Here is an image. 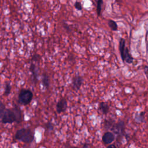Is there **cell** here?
Wrapping results in <instances>:
<instances>
[{
	"mask_svg": "<svg viewBox=\"0 0 148 148\" xmlns=\"http://www.w3.org/2000/svg\"><path fill=\"white\" fill-rule=\"evenodd\" d=\"M119 48L122 61L127 64H132L134 58L130 54L128 49L125 46V40L123 38L120 39Z\"/></svg>",
	"mask_w": 148,
	"mask_h": 148,
	"instance_id": "cell-1",
	"label": "cell"
},
{
	"mask_svg": "<svg viewBox=\"0 0 148 148\" xmlns=\"http://www.w3.org/2000/svg\"><path fill=\"white\" fill-rule=\"evenodd\" d=\"M16 138L25 143H29L32 141L34 135L29 129L22 128L17 131L16 134Z\"/></svg>",
	"mask_w": 148,
	"mask_h": 148,
	"instance_id": "cell-2",
	"label": "cell"
},
{
	"mask_svg": "<svg viewBox=\"0 0 148 148\" xmlns=\"http://www.w3.org/2000/svg\"><path fill=\"white\" fill-rule=\"evenodd\" d=\"M33 98V93L29 89H21L18 94V102L19 103L27 105L29 104Z\"/></svg>",
	"mask_w": 148,
	"mask_h": 148,
	"instance_id": "cell-3",
	"label": "cell"
},
{
	"mask_svg": "<svg viewBox=\"0 0 148 148\" xmlns=\"http://www.w3.org/2000/svg\"><path fill=\"white\" fill-rule=\"evenodd\" d=\"M15 121V116L12 109H7L4 112L2 122L3 123H12Z\"/></svg>",
	"mask_w": 148,
	"mask_h": 148,
	"instance_id": "cell-4",
	"label": "cell"
},
{
	"mask_svg": "<svg viewBox=\"0 0 148 148\" xmlns=\"http://www.w3.org/2000/svg\"><path fill=\"white\" fill-rule=\"evenodd\" d=\"M68 108V102L65 97H62L59 99L56 104V109L58 113H61L66 111Z\"/></svg>",
	"mask_w": 148,
	"mask_h": 148,
	"instance_id": "cell-5",
	"label": "cell"
},
{
	"mask_svg": "<svg viewBox=\"0 0 148 148\" xmlns=\"http://www.w3.org/2000/svg\"><path fill=\"white\" fill-rule=\"evenodd\" d=\"M84 82L83 78L80 76H76L73 77L72 81V87L76 91L79 90Z\"/></svg>",
	"mask_w": 148,
	"mask_h": 148,
	"instance_id": "cell-6",
	"label": "cell"
},
{
	"mask_svg": "<svg viewBox=\"0 0 148 148\" xmlns=\"http://www.w3.org/2000/svg\"><path fill=\"white\" fill-rule=\"evenodd\" d=\"M125 124L123 121H120L117 123L113 124L112 127V130L116 134H121L124 131Z\"/></svg>",
	"mask_w": 148,
	"mask_h": 148,
	"instance_id": "cell-7",
	"label": "cell"
},
{
	"mask_svg": "<svg viewBox=\"0 0 148 148\" xmlns=\"http://www.w3.org/2000/svg\"><path fill=\"white\" fill-rule=\"evenodd\" d=\"M12 110L15 116V121L17 123H20L22 121V113L20 108L18 106L14 105Z\"/></svg>",
	"mask_w": 148,
	"mask_h": 148,
	"instance_id": "cell-8",
	"label": "cell"
},
{
	"mask_svg": "<svg viewBox=\"0 0 148 148\" xmlns=\"http://www.w3.org/2000/svg\"><path fill=\"white\" fill-rule=\"evenodd\" d=\"M114 139V135L111 132H106L102 136V140L106 144L111 143Z\"/></svg>",
	"mask_w": 148,
	"mask_h": 148,
	"instance_id": "cell-9",
	"label": "cell"
},
{
	"mask_svg": "<svg viewBox=\"0 0 148 148\" xmlns=\"http://www.w3.org/2000/svg\"><path fill=\"white\" fill-rule=\"evenodd\" d=\"M29 71L32 73V80L34 84H36L38 82V69L36 65L34 63H31L29 66Z\"/></svg>",
	"mask_w": 148,
	"mask_h": 148,
	"instance_id": "cell-10",
	"label": "cell"
},
{
	"mask_svg": "<svg viewBox=\"0 0 148 148\" xmlns=\"http://www.w3.org/2000/svg\"><path fill=\"white\" fill-rule=\"evenodd\" d=\"M42 83L46 89H48L50 85V79L46 73H43L42 76Z\"/></svg>",
	"mask_w": 148,
	"mask_h": 148,
	"instance_id": "cell-11",
	"label": "cell"
},
{
	"mask_svg": "<svg viewBox=\"0 0 148 148\" xmlns=\"http://www.w3.org/2000/svg\"><path fill=\"white\" fill-rule=\"evenodd\" d=\"M99 109L103 114H107L109 112V106L108 103L103 101L99 103Z\"/></svg>",
	"mask_w": 148,
	"mask_h": 148,
	"instance_id": "cell-12",
	"label": "cell"
},
{
	"mask_svg": "<svg viewBox=\"0 0 148 148\" xmlns=\"http://www.w3.org/2000/svg\"><path fill=\"white\" fill-rule=\"evenodd\" d=\"M108 26L113 31H116L118 29V25L117 23L113 20H109L108 22Z\"/></svg>",
	"mask_w": 148,
	"mask_h": 148,
	"instance_id": "cell-13",
	"label": "cell"
},
{
	"mask_svg": "<svg viewBox=\"0 0 148 148\" xmlns=\"http://www.w3.org/2000/svg\"><path fill=\"white\" fill-rule=\"evenodd\" d=\"M97 2V8H96V11L97 14L98 16H100L101 14V11H102V7L103 5V1L102 0H98L96 1Z\"/></svg>",
	"mask_w": 148,
	"mask_h": 148,
	"instance_id": "cell-14",
	"label": "cell"
},
{
	"mask_svg": "<svg viewBox=\"0 0 148 148\" xmlns=\"http://www.w3.org/2000/svg\"><path fill=\"white\" fill-rule=\"evenodd\" d=\"M145 112H141L139 113H137L135 116V120L137 122H142L144 120V117H145Z\"/></svg>",
	"mask_w": 148,
	"mask_h": 148,
	"instance_id": "cell-15",
	"label": "cell"
},
{
	"mask_svg": "<svg viewBox=\"0 0 148 148\" xmlns=\"http://www.w3.org/2000/svg\"><path fill=\"white\" fill-rule=\"evenodd\" d=\"M11 91V86L9 83H6L5 88V94L6 95H8Z\"/></svg>",
	"mask_w": 148,
	"mask_h": 148,
	"instance_id": "cell-16",
	"label": "cell"
},
{
	"mask_svg": "<svg viewBox=\"0 0 148 148\" xmlns=\"http://www.w3.org/2000/svg\"><path fill=\"white\" fill-rule=\"evenodd\" d=\"M74 6H75V8L77 10H82V8H83L81 3H80V2H79V1H76V2H75V3H74Z\"/></svg>",
	"mask_w": 148,
	"mask_h": 148,
	"instance_id": "cell-17",
	"label": "cell"
},
{
	"mask_svg": "<svg viewBox=\"0 0 148 148\" xmlns=\"http://www.w3.org/2000/svg\"><path fill=\"white\" fill-rule=\"evenodd\" d=\"M5 105L2 102H0V118H1L3 116L5 112Z\"/></svg>",
	"mask_w": 148,
	"mask_h": 148,
	"instance_id": "cell-18",
	"label": "cell"
},
{
	"mask_svg": "<svg viewBox=\"0 0 148 148\" xmlns=\"http://www.w3.org/2000/svg\"><path fill=\"white\" fill-rule=\"evenodd\" d=\"M46 128H47L48 130H52L53 129V124H51V123H50V122L47 123L46 124Z\"/></svg>",
	"mask_w": 148,
	"mask_h": 148,
	"instance_id": "cell-19",
	"label": "cell"
},
{
	"mask_svg": "<svg viewBox=\"0 0 148 148\" xmlns=\"http://www.w3.org/2000/svg\"><path fill=\"white\" fill-rule=\"evenodd\" d=\"M147 65H145V66L144 72H145V75H147Z\"/></svg>",
	"mask_w": 148,
	"mask_h": 148,
	"instance_id": "cell-20",
	"label": "cell"
},
{
	"mask_svg": "<svg viewBox=\"0 0 148 148\" xmlns=\"http://www.w3.org/2000/svg\"><path fill=\"white\" fill-rule=\"evenodd\" d=\"M107 148H117V147L114 145H110L108 146Z\"/></svg>",
	"mask_w": 148,
	"mask_h": 148,
	"instance_id": "cell-21",
	"label": "cell"
},
{
	"mask_svg": "<svg viewBox=\"0 0 148 148\" xmlns=\"http://www.w3.org/2000/svg\"><path fill=\"white\" fill-rule=\"evenodd\" d=\"M83 148H89V145L88 144H84Z\"/></svg>",
	"mask_w": 148,
	"mask_h": 148,
	"instance_id": "cell-22",
	"label": "cell"
},
{
	"mask_svg": "<svg viewBox=\"0 0 148 148\" xmlns=\"http://www.w3.org/2000/svg\"><path fill=\"white\" fill-rule=\"evenodd\" d=\"M72 148H77V147H72Z\"/></svg>",
	"mask_w": 148,
	"mask_h": 148,
	"instance_id": "cell-23",
	"label": "cell"
}]
</instances>
